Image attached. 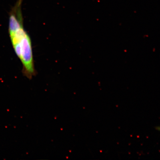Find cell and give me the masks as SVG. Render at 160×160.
<instances>
[{"label": "cell", "instance_id": "1", "mask_svg": "<svg viewBox=\"0 0 160 160\" xmlns=\"http://www.w3.org/2000/svg\"><path fill=\"white\" fill-rule=\"evenodd\" d=\"M22 0H18L9 13V33L16 54L22 65V72L31 80L36 75L31 38L25 29L22 11Z\"/></svg>", "mask_w": 160, "mask_h": 160}]
</instances>
